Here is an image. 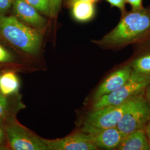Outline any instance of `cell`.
Segmentation results:
<instances>
[{
  "label": "cell",
  "mask_w": 150,
  "mask_h": 150,
  "mask_svg": "<svg viewBox=\"0 0 150 150\" xmlns=\"http://www.w3.org/2000/svg\"><path fill=\"white\" fill-rule=\"evenodd\" d=\"M150 83V78L132 71L130 78L125 85L93 102L91 110L122 104L144 95Z\"/></svg>",
  "instance_id": "obj_3"
},
{
  "label": "cell",
  "mask_w": 150,
  "mask_h": 150,
  "mask_svg": "<svg viewBox=\"0 0 150 150\" xmlns=\"http://www.w3.org/2000/svg\"><path fill=\"white\" fill-rule=\"evenodd\" d=\"M47 150H98L92 142L88 134L77 131L72 134L61 139H42Z\"/></svg>",
  "instance_id": "obj_7"
},
{
  "label": "cell",
  "mask_w": 150,
  "mask_h": 150,
  "mask_svg": "<svg viewBox=\"0 0 150 150\" xmlns=\"http://www.w3.org/2000/svg\"><path fill=\"white\" fill-rule=\"evenodd\" d=\"M24 107L18 94L5 96L0 93V118L16 116V113Z\"/></svg>",
  "instance_id": "obj_14"
},
{
  "label": "cell",
  "mask_w": 150,
  "mask_h": 150,
  "mask_svg": "<svg viewBox=\"0 0 150 150\" xmlns=\"http://www.w3.org/2000/svg\"><path fill=\"white\" fill-rule=\"evenodd\" d=\"M26 68V65L20 61L8 46L0 41V70H21Z\"/></svg>",
  "instance_id": "obj_13"
},
{
  "label": "cell",
  "mask_w": 150,
  "mask_h": 150,
  "mask_svg": "<svg viewBox=\"0 0 150 150\" xmlns=\"http://www.w3.org/2000/svg\"><path fill=\"white\" fill-rule=\"evenodd\" d=\"M150 120V102L144 95L124 113L117 127L125 137L136 131H145Z\"/></svg>",
  "instance_id": "obj_6"
},
{
  "label": "cell",
  "mask_w": 150,
  "mask_h": 150,
  "mask_svg": "<svg viewBox=\"0 0 150 150\" xmlns=\"http://www.w3.org/2000/svg\"><path fill=\"white\" fill-rule=\"evenodd\" d=\"M20 81L15 71L6 70L0 75V93L5 96L18 94Z\"/></svg>",
  "instance_id": "obj_15"
},
{
  "label": "cell",
  "mask_w": 150,
  "mask_h": 150,
  "mask_svg": "<svg viewBox=\"0 0 150 150\" xmlns=\"http://www.w3.org/2000/svg\"><path fill=\"white\" fill-rule=\"evenodd\" d=\"M0 41L28 59L40 54L42 33L28 26L13 15H0Z\"/></svg>",
  "instance_id": "obj_2"
},
{
  "label": "cell",
  "mask_w": 150,
  "mask_h": 150,
  "mask_svg": "<svg viewBox=\"0 0 150 150\" xmlns=\"http://www.w3.org/2000/svg\"><path fill=\"white\" fill-rule=\"evenodd\" d=\"M63 1H64V4L66 5L67 6L69 7H71L74 3L77 1H91V2H95L96 1H98V0H63Z\"/></svg>",
  "instance_id": "obj_23"
},
{
  "label": "cell",
  "mask_w": 150,
  "mask_h": 150,
  "mask_svg": "<svg viewBox=\"0 0 150 150\" xmlns=\"http://www.w3.org/2000/svg\"><path fill=\"white\" fill-rule=\"evenodd\" d=\"M134 46V54L127 63L133 71L150 78V36Z\"/></svg>",
  "instance_id": "obj_11"
},
{
  "label": "cell",
  "mask_w": 150,
  "mask_h": 150,
  "mask_svg": "<svg viewBox=\"0 0 150 150\" xmlns=\"http://www.w3.org/2000/svg\"><path fill=\"white\" fill-rule=\"evenodd\" d=\"M6 133L8 149L47 150L42 138L22 125L17 120L16 116L7 120Z\"/></svg>",
  "instance_id": "obj_4"
},
{
  "label": "cell",
  "mask_w": 150,
  "mask_h": 150,
  "mask_svg": "<svg viewBox=\"0 0 150 150\" xmlns=\"http://www.w3.org/2000/svg\"><path fill=\"white\" fill-rule=\"evenodd\" d=\"M132 72L131 67L126 62L110 74L93 92L92 98V103L123 86L129 80Z\"/></svg>",
  "instance_id": "obj_8"
},
{
  "label": "cell",
  "mask_w": 150,
  "mask_h": 150,
  "mask_svg": "<svg viewBox=\"0 0 150 150\" xmlns=\"http://www.w3.org/2000/svg\"><path fill=\"white\" fill-rule=\"evenodd\" d=\"M113 7L119 8L122 15L126 12V1L125 0H105Z\"/></svg>",
  "instance_id": "obj_21"
},
{
  "label": "cell",
  "mask_w": 150,
  "mask_h": 150,
  "mask_svg": "<svg viewBox=\"0 0 150 150\" xmlns=\"http://www.w3.org/2000/svg\"><path fill=\"white\" fill-rule=\"evenodd\" d=\"M132 7V10H137L144 7L142 5V0H125Z\"/></svg>",
  "instance_id": "obj_22"
},
{
  "label": "cell",
  "mask_w": 150,
  "mask_h": 150,
  "mask_svg": "<svg viewBox=\"0 0 150 150\" xmlns=\"http://www.w3.org/2000/svg\"><path fill=\"white\" fill-rule=\"evenodd\" d=\"M80 130L88 134L92 142L98 149L117 150L123 138L117 127L96 129L82 126Z\"/></svg>",
  "instance_id": "obj_10"
},
{
  "label": "cell",
  "mask_w": 150,
  "mask_h": 150,
  "mask_svg": "<svg viewBox=\"0 0 150 150\" xmlns=\"http://www.w3.org/2000/svg\"><path fill=\"white\" fill-rule=\"evenodd\" d=\"M150 36V6L126 11L117 25L101 39L92 42L105 50H118Z\"/></svg>",
  "instance_id": "obj_1"
},
{
  "label": "cell",
  "mask_w": 150,
  "mask_h": 150,
  "mask_svg": "<svg viewBox=\"0 0 150 150\" xmlns=\"http://www.w3.org/2000/svg\"><path fill=\"white\" fill-rule=\"evenodd\" d=\"M4 71H2V70H0V75H1V74L4 72Z\"/></svg>",
  "instance_id": "obj_26"
},
{
  "label": "cell",
  "mask_w": 150,
  "mask_h": 150,
  "mask_svg": "<svg viewBox=\"0 0 150 150\" xmlns=\"http://www.w3.org/2000/svg\"><path fill=\"white\" fill-rule=\"evenodd\" d=\"M144 95L146 98L150 102V83L149 84V85L147 86L145 90Z\"/></svg>",
  "instance_id": "obj_25"
},
{
  "label": "cell",
  "mask_w": 150,
  "mask_h": 150,
  "mask_svg": "<svg viewBox=\"0 0 150 150\" xmlns=\"http://www.w3.org/2000/svg\"><path fill=\"white\" fill-rule=\"evenodd\" d=\"M35 7L38 11L45 16L50 17L49 0H24Z\"/></svg>",
  "instance_id": "obj_17"
},
{
  "label": "cell",
  "mask_w": 150,
  "mask_h": 150,
  "mask_svg": "<svg viewBox=\"0 0 150 150\" xmlns=\"http://www.w3.org/2000/svg\"><path fill=\"white\" fill-rule=\"evenodd\" d=\"M16 0H0V15H7L11 12Z\"/></svg>",
  "instance_id": "obj_20"
},
{
  "label": "cell",
  "mask_w": 150,
  "mask_h": 150,
  "mask_svg": "<svg viewBox=\"0 0 150 150\" xmlns=\"http://www.w3.org/2000/svg\"><path fill=\"white\" fill-rule=\"evenodd\" d=\"M63 0H49L50 18H55L59 13Z\"/></svg>",
  "instance_id": "obj_19"
},
{
  "label": "cell",
  "mask_w": 150,
  "mask_h": 150,
  "mask_svg": "<svg viewBox=\"0 0 150 150\" xmlns=\"http://www.w3.org/2000/svg\"><path fill=\"white\" fill-rule=\"evenodd\" d=\"M118 150H150V145L144 130H138L123 137Z\"/></svg>",
  "instance_id": "obj_12"
},
{
  "label": "cell",
  "mask_w": 150,
  "mask_h": 150,
  "mask_svg": "<svg viewBox=\"0 0 150 150\" xmlns=\"http://www.w3.org/2000/svg\"><path fill=\"white\" fill-rule=\"evenodd\" d=\"M145 131L150 145V120L145 127Z\"/></svg>",
  "instance_id": "obj_24"
},
{
  "label": "cell",
  "mask_w": 150,
  "mask_h": 150,
  "mask_svg": "<svg viewBox=\"0 0 150 150\" xmlns=\"http://www.w3.org/2000/svg\"><path fill=\"white\" fill-rule=\"evenodd\" d=\"M139 97L118 105L91 110L86 115L83 126L96 129L117 127L124 113L134 105Z\"/></svg>",
  "instance_id": "obj_5"
},
{
  "label": "cell",
  "mask_w": 150,
  "mask_h": 150,
  "mask_svg": "<svg viewBox=\"0 0 150 150\" xmlns=\"http://www.w3.org/2000/svg\"><path fill=\"white\" fill-rule=\"evenodd\" d=\"M11 11L20 21L41 33L47 27L48 21L45 16L24 0H16Z\"/></svg>",
  "instance_id": "obj_9"
},
{
  "label": "cell",
  "mask_w": 150,
  "mask_h": 150,
  "mask_svg": "<svg viewBox=\"0 0 150 150\" xmlns=\"http://www.w3.org/2000/svg\"><path fill=\"white\" fill-rule=\"evenodd\" d=\"M71 8L74 18L80 22L89 21L95 13V2L91 1H77L74 3Z\"/></svg>",
  "instance_id": "obj_16"
},
{
  "label": "cell",
  "mask_w": 150,
  "mask_h": 150,
  "mask_svg": "<svg viewBox=\"0 0 150 150\" xmlns=\"http://www.w3.org/2000/svg\"><path fill=\"white\" fill-rule=\"evenodd\" d=\"M8 119V118H7ZM7 118H0V149H8L6 139V122Z\"/></svg>",
  "instance_id": "obj_18"
}]
</instances>
